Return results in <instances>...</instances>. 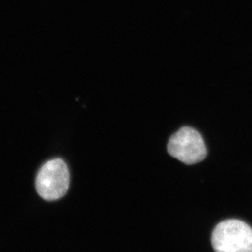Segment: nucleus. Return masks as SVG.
<instances>
[{"label":"nucleus","instance_id":"2","mask_svg":"<svg viewBox=\"0 0 252 252\" xmlns=\"http://www.w3.org/2000/svg\"><path fill=\"white\" fill-rule=\"evenodd\" d=\"M36 189L39 196L46 201H55L65 196L70 185L67 165L57 158L45 163L36 178Z\"/></svg>","mask_w":252,"mask_h":252},{"label":"nucleus","instance_id":"3","mask_svg":"<svg viewBox=\"0 0 252 252\" xmlns=\"http://www.w3.org/2000/svg\"><path fill=\"white\" fill-rule=\"evenodd\" d=\"M170 155L186 165H194L206 158L207 151L203 138L195 128L185 126L170 137Z\"/></svg>","mask_w":252,"mask_h":252},{"label":"nucleus","instance_id":"1","mask_svg":"<svg viewBox=\"0 0 252 252\" xmlns=\"http://www.w3.org/2000/svg\"><path fill=\"white\" fill-rule=\"evenodd\" d=\"M216 252H252V228L239 220L218 223L211 235Z\"/></svg>","mask_w":252,"mask_h":252}]
</instances>
